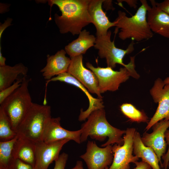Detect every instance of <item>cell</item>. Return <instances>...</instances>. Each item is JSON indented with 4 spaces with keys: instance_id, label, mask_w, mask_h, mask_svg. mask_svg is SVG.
<instances>
[{
    "instance_id": "2e32d148",
    "label": "cell",
    "mask_w": 169,
    "mask_h": 169,
    "mask_svg": "<svg viewBox=\"0 0 169 169\" xmlns=\"http://www.w3.org/2000/svg\"><path fill=\"white\" fill-rule=\"evenodd\" d=\"M147 13V20L152 32L165 38H169V15L156 5L154 0H150Z\"/></svg>"
},
{
    "instance_id": "277c9868",
    "label": "cell",
    "mask_w": 169,
    "mask_h": 169,
    "mask_svg": "<svg viewBox=\"0 0 169 169\" xmlns=\"http://www.w3.org/2000/svg\"><path fill=\"white\" fill-rule=\"evenodd\" d=\"M51 118V107L33 103L15 132L35 143L42 141L46 125Z\"/></svg>"
},
{
    "instance_id": "ffe728a7",
    "label": "cell",
    "mask_w": 169,
    "mask_h": 169,
    "mask_svg": "<svg viewBox=\"0 0 169 169\" xmlns=\"http://www.w3.org/2000/svg\"><path fill=\"white\" fill-rule=\"evenodd\" d=\"M133 153L137 158L150 165L152 169H160L156 153L151 148L143 143L140 133L136 131L133 137Z\"/></svg>"
},
{
    "instance_id": "1f68e13d",
    "label": "cell",
    "mask_w": 169,
    "mask_h": 169,
    "mask_svg": "<svg viewBox=\"0 0 169 169\" xmlns=\"http://www.w3.org/2000/svg\"><path fill=\"white\" fill-rule=\"evenodd\" d=\"M12 19H8L4 23L1 25L0 27V38L1 39V36L3 31L8 27L11 25L12 21Z\"/></svg>"
},
{
    "instance_id": "4316f807",
    "label": "cell",
    "mask_w": 169,
    "mask_h": 169,
    "mask_svg": "<svg viewBox=\"0 0 169 169\" xmlns=\"http://www.w3.org/2000/svg\"><path fill=\"white\" fill-rule=\"evenodd\" d=\"M9 169H34L33 167L18 159H14Z\"/></svg>"
},
{
    "instance_id": "9a60e30c",
    "label": "cell",
    "mask_w": 169,
    "mask_h": 169,
    "mask_svg": "<svg viewBox=\"0 0 169 169\" xmlns=\"http://www.w3.org/2000/svg\"><path fill=\"white\" fill-rule=\"evenodd\" d=\"M60 120V117H51L49 119L45 127L42 141L49 142L67 139L80 144L81 130L74 131L66 130L61 126Z\"/></svg>"
},
{
    "instance_id": "ba28073f",
    "label": "cell",
    "mask_w": 169,
    "mask_h": 169,
    "mask_svg": "<svg viewBox=\"0 0 169 169\" xmlns=\"http://www.w3.org/2000/svg\"><path fill=\"white\" fill-rule=\"evenodd\" d=\"M136 131L134 128H127L123 137V144H115L112 146L113 159L109 169H130V164L139 160L133 155V137Z\"/></svg>"
},
{
    "instance_id": "9c48e42d",
    "label": "cell",
    "mask_w": 169,
    "mask_h": 169,
    "mask_svg": "<svg viewBox=\"0 0 169 169\" xmlns=\"http://www.w3.org/2000/svg\"><path fill=\"white\" fill-rule=\"evenodd\" d=\"M150 93L154 102L158 103V106L147 123L145 128L146 131L163 119L169 120V84H165L161 79H157L150 90Z\"/></svg>"
},
{
    "instance_id": "4dcf8cb0",
    "label": "cell",
    "mask_w": 169,
    "mask_h": 169,
    "mask_svg": "<svg viewBox=\"0 0 169 169\" xmlns=\"http://www.w3.org/2000/svg\"><path fill=\"white\" fill-rule=\"evenodd\" d=\"M136 166L134 169H151V166L146 163L143 161H136L135 163Z\"/></svg>"
},
{
    "instance_id": "d590c367",
    "label": "cell",
    "mask_w": 169,
    "mask_h": 169,
    "mask_svg": "<svg viewBox=\"0 0 169 169\" xmlns=\"http://www.w3.org/2000/svg\"><path fill=\"white\" fill-rule=\"evenodd\" d=\"M6 59L3 56L1 51V46L0 47V66H3L5 64V61Z\"/></svg>"
},
{
    "instance_id": "cb8c5ba5",
    "label": "cell",
    "mask_w": 169,
    "mask_h": 169,
    "mask_svg": "<svg viewBox=\"0 0 169 169\" xmlns=\"http://www.w3.org/2000/svg\"><path fill=\"white\" fill-rule=\"evenodd\" d=\"M17 134L13 130L11 122L3 109L0 106V141L10 140Z\"/></svg>"
},
{
    "instance_id": "e0dca14e",
    "label": "cell",
    "mask_w": 169,
    "mask_h": 169,
    "mask_svg": "<svg viewBox=\"0 0 169 169\" xmlns=\"http://www.w3.org/2000/svg\"><path fill=\"white\" fill-rule=\"evenodd\" d=\"M66 54L62 49L54 55H47L46 64L40 70L45 79L49 80L55 75L67 72L71 60L66 56Z\"/></svg>"
},
{
    "instance_id": "f546056e",
    "label": "cell",
    "mask_w": 169,
    "mask_h": 169,
    "mask_svg": "<svg viewBox=\"0 0 169 169\" xmlns=\"http://www.w3.org/2000/svg\"><path fill=\"white\" fill-rule=\"evenodd\" d=\"M155 4L158 8L169 15V0H165L161 3L156 1Z\"/></svg>"
},
{
    "instance_id": "7c38bea8",
    "label": "cell",
    "mask_w": 169,
    "mask_h": 169,
    "mask_svg": "<svg viewBox=\"0 0 169 169\" xmlns=\"http://www.w3.org/2000/svg\"><path fill=\"white\" fill-rule=\"evenodd\" d=\"M70 140L65 139L46 142H36L35 163L34 169H48L50 164L59 158L63 146Z\"/></svg>"
},
{
    "instance_id": "5bb4252c",
    "label": "cell",
    "mask_w": 169,
    "mask_h": 169,
    "mask_svg": "<svg viewBox=\"0 0 169 169\" xmlns=\"http://www.w3.org/2000/svg\"><path fill=\"white\" fill-rule=\"evenodd\" d=\"M56 81L64 82L76 86L80 89L87 96L89 100V106L88 108L84 111H83V109L81 110L79 117V121L85 120L93 111L104 108V106L103 105L102 99L94 98L82 83L68 72L62 73L56 77H54L49 80H46V90H47V85L50 82Z\"/></svg>"
},
{
    "instance_id": "f35d334b",
    "label": "cell",
    "mask_w": 169,
    "mask_h": 169,
    "mask_svg": "<svg viewBox=\"0 0 169 169\" xmlns=\"http://www.w3.org/2000/svg\"><path fill=\"white\" fill-rule=\"evenodd\" d=\"M168 168V169H169V161L168 162V165H167V168Z\"/></svg>"
},
{
    "instance_id": "d4e9b609",
    "label": "cell",
    "mask_w": 169,
    "mask_h": 169,
    "mask_svg": "<svg viewBox=\"0 0 169 169\" xmlns=\"http://www.w3.org/2000/svg\"><path fill=\"white\" fill-rule=\"evenodd\" d=\"M122 113L131 121L138 123L149 122L148 118L144 112L136 109L133 105L128 103L120 106Z\"/></svg>"
},
{
    "instance_id": "3957f363",
    "label": "cell",
    "mask_w": 169,
    "mask_h": 169,
    "mask_svg": "<svg viewBox=\"0 0 169 169\" xmlns=\"http://www.w3.org/2000/svg\"><path fill=\"white\" fill-rule=\"evenodd\" d=\"M83 123L81 129L80 142L86 141L89 136L93 139L103 141L107 137L108 141L101 145L102 147L116 144L122 145L124 142L122 136L125 130H121L112 126L107 121L104 108L92 112Z\"/></svg>"
},
{
    "instance_id": "7402d4cb",
    "label": "cell",
    "mask_w": 169,
    "mask_h": 169,
    "mask_svg": "<svg viewBox=\"0 0 169 169\" xmlns=\"http://www.w3.org/2000/svg\"><path fill=\"white\" fill-rule=\"evenodd\" d=\"M28 72L27 67L21 63L12 66L6 65L0 66V91L12 84L19 74L27 76Z\"/></svg>"
},
{
    "instance_id": "5b68a950",
    "label": "cell",
    "mask_w": 169,
    "mask_h": 169,
    "mask_svg": "<svg viewBox=\"0 0 169 169\" xmlns=\"http://www.w3.org/2000/svg\"><path fill=\"white\" fill-rule=\"evenodd\" d=\"M111 31L109 30L106 34L96 37L94 47L98 50L99 57L105 59L107 67L113 69L117 64H120L128 70L131 77L136 79L138 78L139 75L135 69V56L130 57V61L127 64H125L123 61L125 56L134 50V41L129 44L126 49L118 48L115 46L114 41H111Z\"/></svg>"
},
{
    "instance_id": "484cf974",
    "label": "cell",
    "mask_w": 169,
    "mask_h": 169,
    "mask_svg": "<svg viewBox=\"0 0 169 169\" xmlns=\"http://www.w3.org/2000/svg\"><path fill=\"white\" fill-rule=\"evenodd\" d=\"M23 79H18L12 84L0 91V104L20 86Z\"/></svg>"
},
{
    "instance_id": "30bf717a",
    "label": "cell",
    "mask_w": 169,
    "mask_h": 169,
    "mask_svg": "<svg viewBox=\"0 0 169 169\" xmlns=\"http://www.w3.org/2000/svg\"><path fill=\"white\" fill-rule=\"evenodd\" d=\"M80 157L85 162L88 169H105L113 161L112 146L100 148L95 141H88L86 152Z\"/></svg>"
},
{
    "instance_id": "83f0119b",
    "label": "cell",
    "mask_w": 169,
    "mask_h": 169,
    "mask_svg": "<svg viewBox=\"0 0 169 169\" xmlns=\"http://www.w3.org/2000/svg\"><path fill=\"white\" fill-rule=\"evenodd\" d=\"M68 158V154L64 152L59 155L58 158L55 161L53 169H64Z\"/></svg>"
},
{
    "instance_id": "836d02e7",
    "label": "cell",
    "mask_w": 169,
    "mask_h": 169,
    "mask_svg": "<svg viewBox=\"0 0 169 169\" xmlns=\"http://www.w3.org/2000/svg\"><path fill=\"white\" fill-rule=\"evenodd\" d=\"M112 0H104L103 4L106 10L115 9L113 6Z\"/></svg>"
},
{
    "instance_id": "6da1fadb",
    "label": "cell",
    "mask_w": 169,
    "mask_h": 169,
    "mask_svg": "<svg viewBox=\"0 0 169 169\" xmlns=\"http://www.w3.org/2000/svg\"><path fill=\"white\" fill-rule=\"evenodd\" d=\"M90 0H51L49 4L55 5L61 15H54V20L62 34L70 32L73 35L79 34L82 29L92 20L88 11Z\"/></svg>"
},
{
    "instance_id": "44dd1931",
    "label": "cell",
    "mask_w": 169,
    "mask_h": 169,
    "mask_svg": "<svg viewBox=\"0 0 169 169\" xmlns=\"http://www.w3.org/2000/svg\"><path fill=\"white\" fill-rule=\"evenodd\" d=\"M35 143L18 136L14 147V158L19 159L34 167L36 155Z\"/></svg>"
},
{
    "instance_id": "8d00e7d4",
    "label": "cell",
    "mask_w": 169,
    "mask_h": 169,
    "mask_svg": "<svg viewBox=\"0 0 169 169\" xmlns=\"http://www.w3.org/2000/svg\"><path fill=\"white\" fill-rule=\"evenodd\" d=\"M3 5L4 7L0 4V13H3L6 12L7 11V10L8 8L9 7L8 5L7 4H3Z\"/></svg>"
},
{
    "instance_id": "74e56055",
    "label": "cell",
    "mask_w": 169,
    "mask_h": 169,
    "mask_svg": "<svg viewBox=\"0 0 169 169\" xmlns=\"http://www.w3.org/2000/svg\"><path fill=\"white\" fill-rule=\"evenodd\" d=\"M163 82L165 84H169V77L166 78L163 80Z\"/></svg>"
},
{
    "instance_id": "52a82bcc",
    "label": "cell",
    "mask_w": 169,
    "mask_h": 169,
    "mask_svg": "<svg viewBox=\"0 0 169 169\" xmlns=\"http://www.w3.org/2000/svg\"><path fill=\"white\" fill-rule=\"evenodd\" d=\"M86 66L96 76L100 93L107 91H114L119 89L121 84L125 82L131 75L125 67H121L119 71L114 70L110 67H94L87 62Z\"/></svg>"
},
{
    "instance_id": "7a4b0ae2",
    "label": "cell",
    "mask_w": 169,
    "mask_h": 169,
    "mask_svg": "<svg viewBox=\"0 0 169 169\" xmlns=\"http://www.w3.org/2000/svg\"><path fill=\"white\" fill-rule=\"evenodd\" d=\"M140 1L141 6L131 17L127 16L124 12H118V16L114 21L115 32L120 29L118 37L122 40L131 39L133 41L140 42L150 39L153 36L147 20V13L150 6L146 0Z\"/></svg>"
},
{
    "instance_id": "ac0fdd59",
    "label": "cell",
    "mask_w": 169,
    "mask_h": 169,
    "mask_svg": "<svg viewBox=\"0 0 169 169\" xmlns=\"http://www.w3.org/2000/svg\"><path fill=\"white\" fill-rule=\"evenodd\" d=\"M104 0H90L88 11L92 23L96 29V37L107 34L110 28L115 26L114 22L110 21L102 8Z\"/></svg>"
},
{
    "instance_id": "8fae6325",
    "label": "cell",
    "mask_w": 169,
    "mask_h": 169,
    "mask_svg": "<svg viewBox=\"0 0 169 169\" xmlns=\"http://www.w3.org/2000/svg\"><path fill=\"white\" fill-rule=\"evenodd\" d=\"M71 62L67 72L82 83L91 93L95 94L99 98L102 96L100 92L98 81L95 74L83 65V55L71 57Z\"/></svg>"
},
{
    "instance_id": "e575fe53",
    "label": "cell",
    "mask_w": 169,
    "mask_h": 169,
    "mask_svg": "<svg viewBox=\"0 0 169 169\" xmlns=\"http://www.w3.org/2000/svg\"><path fill=\"white\" fill-rule=\"evenodd\" d=\"M71 169H84L82 162L80 161H77L75 166ZM105 169H109V168Z\"/></svg>"
},
{
    "instance_id": "d6986e66",
    "label": "cell",
    "mask_w": 169,
    "mask_h": 169,
    "mask_svg": "<svg viewBox=\"0 0 169 169\" xmlns=\"http://www.w3.org/2000/svg\"><path fill=\"white\" fill-rule=\"evenodd\" d=\"M96 39V37L89 31L83 30L77 38L65 47L64 50L70 58L82 55L90 47L94 46Z\"/></svg>"
},
{
    "instance_id": "d6a6232c",
    "label": "cell",
    "mask_w": 169,
    "mask_h": 169,
    "mask_svg": "<svg viewBox=\"0 0 169 169\" xmlns=\"http://www.w3.org/2000/svg\"><path fill=\"white\" fill-rule=\"evenodd\" d=\"M119 2H125L131 7L136 8L137 7V0H117Z\"/></svg>"
},
{
    "instance_id": "603a6c76",
    "label": "cell",
    "mask_w": 169,
    "mask_h": 169,
    "mask_svg": "<svg viewBox=\"0 0 169 169\" xmlns=\"http://www.w3.org/2000/svg\"><path fill=\"white\" fill-rule=\"evenodd\" d=\"M18 137L17 135L10 140L0 141V169H9L14 159V147Z\"/></svg>"
},
{
    "instance_id": "f1b7e54d",
    "label": "cell",
    "mask_w": 169,
    "mask_h": 169,
    "mask_svg": "<svg viewBox=\"0 0 169 169\" xmlns=\"http://www.w3.org/2000/svg\"><path fill=\"white\" fill-rule=\"evenodd\" d=\"M165 137L167 145L168 146V148L167 152L162 156L163 162L161 166L164 169H167L168 163L169 161V130H167L166 131Z\"/></svg>"
},
{
    "instance_id": "8992f818",
    "label": "cell",
    "mask_w": 169,
    "mask_h": 169,
    "mask_svg": "<svg viewBox=\"0 0 169 169\" xmlns=\"http://www.w3.org/2000/svg\"><path fill=\"white\" fill-rule=\"evenodd\" d=\"M23 78L20 86L0 104L15 132L33 103L28 89L30 79Z\"/></svg>"
},
{
    "instance_id": "4fadbf2b",
    "label": "cell",
    "mask_w": 169,
    "mask_h": 169,
    "mask_svg": "<svg viewBox=\"0 0 169 169\" xmlns=\"http://www.w3.org/2000/svg\"><path fill=\"white\" fill-rule=\"evenodd\" d=\"M152 127V132L150 133L144 132L141 139L146 146L150 147L154 151L161 165V158L166 153V149L165 134L169 128V120H162Z\"/></svg>"
}]
</instances>
